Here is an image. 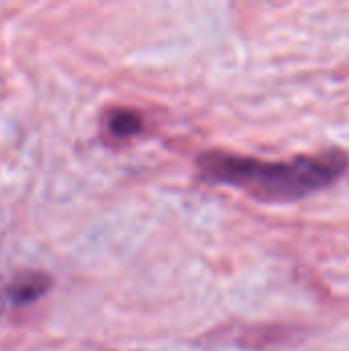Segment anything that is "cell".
Here are the masks:
<instances>
[{
    "label": "cell",
    "mask_w": 349,
    "mask_h": 351,
    "mask_svg": "<svg viewBox=\"0 0 349 351\" xmlns=\"http://www.w3.org/2000/svg\"><path fill=\"white\" fill-rule=\"evenodd\" d=\"M200 171L214 183H228L259 199H298L321 191L348 169L346 154L331 150L294 160L269 162L212 150L200 156Z\"/></svg>",
    "instance_id": "obj_1"
},
{
    "label": "cell",
    "mask_w": 349,
    "mask_h": 351,
    "mask_svg": "<svg viewBox=\"0 0 349 351\" xmlns=\"http://www.w3.org/2000/svg\"><path fill=\"white\" fill-rule=\"evenodd\" d=\"M49 276L41 271H25L10 282V286L6 288V296L12 304H29L43 296L49 290Z\"/></svg>",
    "instance_id": "obj_2"
},
{
    "label": "cell",
    "mask_w": 349,
    "mask_h": 351,
    "mask_svg": "<svg viewBox=\"0 0 349 351\" xmlns=\"http://www.w3.org/2000/svg\"><path fill=\"white\" fill-rule=\"evenodd\" d=\"M105 130L117 140L132 138L142 130V115L134 109L115 107L105 115Z\"/></svg>",
    "instance_id": "obj_3"
}]
</instances>
